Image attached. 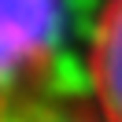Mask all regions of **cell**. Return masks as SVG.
Segmentation results:
<instances>
[{
  "mask_svg": "<svg viewBox=\"0 0 122 122\" xmlns=\"http://www.w3.org/2000/svg\"><path fill=\"white\" fill-rule=\"evenodd\" d=\"M4 122H100V118H89V115H85L74 100H67V96L26 89V92H11L8 96Z\"/></svg>",
  "mask_w": 122,
  "mask_h": 122,
  "instance_id": "cell-3",
  "label": "cell"
},
{
  "mask_svg": "<svg viewBox=\"0 0 122 122\" xmlns=\"http://www.w3.org/2000/svg\"><path fill=\"white\" fill-rule=\"evenodd\" d=\"M63 0H4V85L8 96L22 78L37 85L59 45Z\"/></svg>",
  "mask_w": 122,
  "mask_h": 122,
  "instance_id": "cell-1",
  "label": "cell"
},
{
  "mask_svg": "<svg viewBox=\"0 0 122 122\" xmlns=\"http://www.w3.org/2000/svg\"><path fill=\"white\" fill-rule=\"evenodd\" d=\"M89 92L100 122H122V0H100L89 22Z\"/></svg>",
  "mask_w": 122,
  "mask_h": 122,
  "instance_id": "cell-2",
  "label": "cell"
}]
</instances>
